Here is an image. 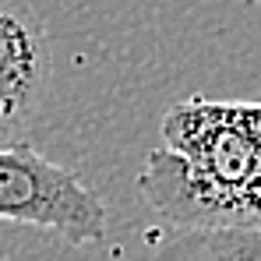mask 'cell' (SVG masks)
I'll use <instances>...</instances> for the list:
<instances>
[{"mask_svg":"<svg viewBox=\"0 0 261 261\" xmlns=\"http://www.w3.org/2000/svg\"><path fill=\"white\" fill-rule=\"evenodd\" d=\"M53 57L39 14L25 0H0V145L21 141L43 113Z\"/></svg>","mask_w":261,"mask_h":261,"instance_id":"obj_3","label":"cell"},{"mask_svg":"<svg viewBox=\"0 0 261 261\" xmlns=\"http://www.w3.org/2000/svg\"><path fill=\"white\" fill-rule=\"evenodd\" d=\"M0 261H7V258H4V254H0Z\"/></svg>","mask_w":261,"mask_h":261,"instance_id":"obj_6","label":"cell"},{"mask_svg":"<svg viewBox=\"0 0 261 261\" xmlns=\"http://www.w3.org/2000/svg\"><path fill=\"white\" fill-rule=\"evenodd\" d=\"M0 222L36 226L67 244H95L106 237L110 212L82 176L32 145H0Z\"/></svg>","mask_w":261,"mask_h":261,"instance_id":"obj_1","label":"cell"},{"mask_svg":"<svg viewBox=\"0 0 261 261\" xmlns=\"http://www.w3.org/2000/svg\"><path fill=\"white\" fill-rule=\"evenodd\" d=\"M148 261H222L212 229H173L152 247Z\"/></svg>","mask_w":261,"mask_h":261,"instance_id":"obj_4","label":"cell"},{"mask_svg":"<svg viewBox=\"0 0 261 261\" xmlns=\"http://www.w3.org/2000/svg\"><path fill=\"white\" fill-rule=\"evenodd\" d=\"M237 110H240V120H244V127L261 155V102H237Z\"/></svg>","mask_w":261,"mask_h":261,"instance_id":"obj_5","label":"cell"},{"mask_svg":"<svg viewBox=\"0 0 261 261\" xmlns=\"http://www.w3.org/2000/svg\"><path fill=\"white\" fill-rule=\"evenodd\" d=\"M159 148L173 155L184 173L205 184H240L261 163L237 102L187 99L170 106L159 124Z\"/></svg>","mask_w":261,"mask_h":261,"instance_id":"obj_2","label":"cell"}]
</instances>
